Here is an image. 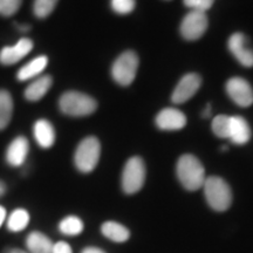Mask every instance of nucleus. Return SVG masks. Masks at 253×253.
I'll list each match as a JSON object with an SVG mask.
<instances>
[{"label":"nucleus","mask_w":253,"mask_h":253,"mask_svg":"<svg viewBox=\"0 0 253 253\" xmlns=\"http://www.w3.org/2000/svg\"><path fill=\"white\" fill-rule=\"evenodd\" d=\"M48 65V59L45 55L38 56V58L31 60L30 62L26 63L24 67L19 69L17 78L19 81H28L31 79H34L45 71V68Z\"/></svg>","instance_id":"nucleus-16"},{"label":"nucleus","mask_w":253,"mask_h":253,"mask_svg":"<svg viewBox=\"0 0 253 253\" xmlns=\"http://www.w3.org/2000/svg\"><path fill=\"white\" fill-rule=\"evenodd\" d=\"M145 182V166L138 156L130 157L126 161L122 171L121 185L126 195H134L143 188Z\"/></svg>","instance_id":"nucleus-6"},{"label":"nucleus","mask_w":253,"mask_h":253,"mask_svg":"<svg viewBox=\"0 0 253 253\" xmlns=\"http://www.w3.org/2000/svg\"><path fill=\"white\" fill-rule=\"evenodd\" d=\"M33 48V41L28 38H23L14 46L4 47L0 50V62L5 66L14 65L25 58Z\"/></svg>","instance_id":"nucleus-12"},{"label":"nucleus","mask_w":253,"mask_h":253,"mask_svg":"<svg viewBox=\"0 0 253 253\" xmlns=\"http://www.w3.org/2000/svg\"><path fill=\"white\" fill-rule=\"evenodd\" d=\"M5 219H6V209L0 207V227H1L2 224H4Z\"/></svg>","instance_id":"nucleus-31"},{"label":"nucleus","mask_w":253,"mask_h":253,"mask_svg":"<svg viewBox=\"0 0 253 253\" xmlns=\"http://www.w3.org/2000/svg\"><path fill=\"white\" fill-rule=\"evenodd\" d=\"M28 151H30V143L27 138L24 136H18L11 142L6 150V161L9 166L14 168L23 166L26 161Z\"/></svg>","instance_id":"nucleus-13"},{"label":"nucleus","mask_w":253,"mask_h":253,"mask_svg":"<svg viewBox=\"0 0 253 253\" xmlns=\"http://www.w3.org/2000/svg\"><path fill=\"white\" fill-rule=\"evenodd\" d=\"M231 54L244 67H253V49L250 47L248 38L243 33H233L227 41Z\"/></svg>","instance_id":"nucleus-9"},{"label":"nucleus","mask_w":253,"mask_h":253,"mask_svg":"<svg viewBox=\"0 0 253 253\" xmlns=\"http://www.w3.org/2000/svg\"><path fill=\"white\" fill-rule=\"evenodd\" d=\"M204 196L209 207L217 212L229 210L232 204V191L230 185L221 177L209 176L203 186Z\"/></svg>","instance_id":"nucleus-2"},{"label":"nucleus","mask_w":253,"mask_h":253,"mask_svg":"<svg viewBox=\"0 0 253 253\" xmlns=\"http://www.w3.org/2000/svg\"><path fill=\"white\" fill-rule=\"evenodd\" d=\"M59 0H34L33 12L34 15L39 19L47 18L54 11Z\"/></svg>","instance_id":"nucleus-23"},{"label":"nucleus","mask_w":253,"mask_h":253,"mask_svg":"<svg viewBox=\"0 0 253 253\" xmlns=\"http://www.w3.org/2000/svg\"><path fill=\"white\" fill-rule=\"evenodd\" d=\"M81 253H106L103 250L99 248H94V246H89V248H86L82 250Z\"/></svg>","instance_id":"nucleus-29"},{"label":"nucleus","mask_w":253,"mask_h":253,"mask_svg":"<svg viewBox=\"0 0 253 253\" xmlns=\"http://www.w3.org/2000/svg\"><path fill=\"white\" fill-rule=\"evenodd\" d=\"M84 229V221L77 216H68L63 218L59 224L60 232L66 236H79Z\"/></svg>","instance_id":"nucleus-22"},{"label":"nucleus","mask_w":253,"mask_h":253,"mask_svg":"<svg viewBox=\"0 0 253 253\" xmlns=\"http://www.w3.org/2000/svg\"><path fill=\"white\" fill-rule=\"evenodd\" d=\"M202 84V79L196 73H189L179 80L171 95V101L175 104H182L191 99L197 93Z\"/></svg>","instance_id":"nucleus-10"},{"label":"nucleus","mask_w":253,"mask_h":253,"mask_svg":"<svg viewBox=\"0 0 253 253\" xmlns=\"http://www.w3.org/2000/svg\"><path fill=\"white\" fill-rule=\"evenodd\" d=\"M23 0H0V15L11 17L17 13Z\"/></svg>","instance_id":"nucleus-26"},{"label":"nucleus","mask_w":253,"mask_h":253,"mask_svg":"<svg viewBox=\"0 0 253 253\" xmlns=\"http://www.w3.org/2000/svg\"><path fill=\"white\" fill-rule=\"evenodd\" d=\"M229 140L232 143L243 145L246 144L251 138V128L248 121L242 116H230Z\"/></svg>","instance_id":"nucleus-14"},{"label":"nucleus","mask_w":253,"mask_h":253,"mask_svg":"<svg viewBox=\"0 0 253 253\" xmlns=\"http://www.w3.org/2000/svg\"><path fill=\"white\" fill-rule=\"evenodd\" d=\"M33 134L37 143L43 149H48L55 142V130L47 120H39L33 126Z\"/></svg>","instance_id":"nucleus-15"},{"label":"nucleus","mask_w":253,"mask_h":253,"mask_svg":"<svg viewBox=\"0 0 253 253\" xmlns=\"http://www.w3.org/2000/svg\"><path fill=\"white\" fill-rule=\"evenodd\" d=\"M214 0H183L186 7H189L191 11L204 12L207 13L208 9L212 7Z\"/></svg>","instance_id":"nucleus-27"},{"label":"nucleus","mask_w":253,"mask_h":253,"mask_svg":"<svg viewBox=\"0 0 253 253\" xmlns=\"http://www.w3.org/2000/svg\"><path fill=\"white\" fill-rule=\"evenodd\" d=\"M155 123L161 130H181L186 125V116L176 108H164L157 114Z\"/></svg>","instance_id":"nucleus-11"},{"label":"nucleus","mask_w":253,"mask_h":253,"mask_svg":"<svg viewBox=\"0 0 253 253\" xmlns=\"http://www.w3.org/2000/svg\"><path fill=\"white\" fill-rule=\"evenodd\" d=\"M13 113V100L7 90H0V130H4L11 122Z\"/></svg>","instance_id":"nucleus-20"},{"label":"nucleus","mask_w":253,"mask_h":253,"mask_svg":"<svg viewBox=\"0 0 253 253\" xmlns=\"http://www.w3.org/2000/svg\"><path fill=\"white\" fill-rule=\"evenodd\" d=\"M52 78L49 75H43V77L37 78L33 82H31L30 86L25 90L26 100L36 102V101L42 99L47 94V91L49 90V88L52 87Z\"/></svg>","instance_id":"nucleus-17"},{"label":"nucleus","mask_w":253,"mask_h":253,"mask_svg":"<svg viewBox=\"0 0 253 253\" xmlns=\"http://www.w3.org/2000/svg\"><path fill=\"white\" fill-rule=\"evenodd\" d=\"M212 131L217 137L227 138L229 137V126H230V116L218 115L212 120Z\"/></svg>","instance_id":"nucleus-24"},{"label":"nucleus","mask_w":253,"mask_h":253,"mask_svg":"<svg viewBox=\"0 0 253 253\" xmlns=\"http://www.w3.org/2000/svg\"><path fill=\"white\" fill-rule=\"evenodd\" d=\"M52 253H73V250L68 243L58 242L53 245Z\"/></svg>","instance_id":"nucleus-28"},{"label":"nucleus","mask_w":253,"mask_h":253,"mask_svg":"<svg viewBox=\"0 0 253 253\" xmlns=\"http://www.w3.org/2000/svg\"><path fill=\"white\" fill-rule=\"evenodd\" d=\"M211 112H212V110H211V104H207V106H205L204 110H203V113H202V116H203L204 119L210 118Z\"/></svg>","instance_id":"nucleus-30"},{"label":"nucleus","mask_w":253,"mask_h":253,"mask_svg":"<svg viewBox=\"0 0 253 253\" xmlns=\"http://www.w3.org/2000/svg\"><path fill=\"white\" fill-rule=\"evenodd\" d=\"M110 5L115 13L126 15L134 11L136 1L135 0H112Z\"/></svg>","instance_id":"nucleus-25"},{"label":"nucleus","mask_w":253,"mask_h":253,"mask_svg":"<svg viewBox=\"0 0 253 253\" xmlns=\"http://www.w3.org/2000/svg\"><path fill=\"white\" fill-rule=\"evenodd\" d=\"M5 191H6V185H5V183L0 181V197H1V196L5 194Z\"/></svg>","instance_id":"nucleus-33"},{"label":"nucleus","mask_w":253,"mask_h":253,"mask_svg":"<svg viewBox=\"0 0 253 253\" xmlns=\"http://www.w3.org/2000/svg\"><path fill=\"white\" fill-rule=\"evenodd\" d=\"M176 173L179 183L188 191H196L201 189L207 179L203 164L191 154H185L178 158Z\"/></svg>","instance_id":"nucleus-1"},{"label":"nucleus","mask_w":253,"mask_h":253,"mask_svg":"<svg viewBox=\"0 0 253 253\" xmlns=\"http://www.w3.org/2000/svg\"><path fill=\"white\" fill-rule=\"evenodd\" d=\"M54 243L39 231H33L26 238V246L30 253H52Z\"/></svg>","instance_id":"nucleus-18"},{"label":"nucleus","mask_w":253,"mask_h":253,"mask_svg":"<svg viewBox=\"0 0 253 253\" xmlns=\"http://www.w3.org/2000/svg\"><path fill=\"white\" fill-rule=\"evenodd\" d=\"M226 93L239 107L246 108L253 103V88L245 79L232 78L226 82Z\"/></svg>","instance_id":"nucleus-8"},{"label":"nucleus","mask_w":253,"mask_h":253,"mask_svg":"<svg viewBox=\"0 0 253 253\" xmlns=\"http://www.w3.org/2000/svg\"><path fill=\"white\" fill-rule=\"evenodd\" d=\"M60 110L73 118H82L93 114L97 108L96 100L77 90L66 91L59 100Z\"/></svg>","instance_id":"nucleus-3"},{"label":"nucleus","mask_w":253,"mask_h":253,"mask_svg":"<svg viewBox=\"0 0 253 253\" xmlns=\"http://www.w3.org/2000/svg\"><path fill=\"white\" fill-rule=\"evenodd\" d=\"M101 156L100 141L89 136L80 142L74 154V163L79 171L88 173L96 168Z\"/></svg>","instance_id":"nucleus-4"},{"label":"nucleus","mask_w":253,"mask_h":253,"mask_svg":"<svg viewBox=\"0 0 253 253\" xmlns=\"http://www.w3.org/2000/svg\"><path fill=\"white\" fill-rule=\"evenodd\" d=\"M7 253H28V252H25V251H23V250H19V249H13Z\"/></svg>","instance_id":"nucleus-34"},{"label":"nucleus","mask_w":253,"mask_h":253,"mask_svg":"<svg viewBox=\"0 0 253 253\" xmlns=\"http://www.w3.org/2000/svg\"><path fill=\"white\" fill-rule=\"evenodd\" d=\"M30 223V213L25 209H17L9 214L7 219V227L12 232H20Z\"/></svg>","instance_id":"nucleus-21"},{"label":"nucleus","mask_w":253,"mask_h":253,"mask_svg":"<svg viewBox=\"0 0 253 253\" xmlns=\"http://www.w3.org/2000/svg\"><path fill=\"white\" fill-rule=\"evenodd\" d=\"M17 28L21 32H27V31H30L31 27L28 26V25H19V26H17Z\"/></svg>","instance_id":"nucleus-32"},{"label":"nucleus","mask_w":253,"mask_h":253,"mask_svg":"<svg viewBox=\"0 0 253 253\" xmlns=\"http://www.w3.org/2000/svg\"><path fill=\"white\" fill-rule=\"evenodd\" d=\"M138 56L132 50L123 52L112 66V77L120 86L126 87L135 80L138 69Z\"/></svg>","instance_id":"nucleus-5"},{"label":"nucleus","mask_w":253,"mask_h":253,"mask_svg":"<svg viewBox=\"0 0 253 253\" xmlns=\"http://www.w3.org/2000/svg\"><path fill=\"white\" fill-rule=\"evenodd\" d=\"M209 26V20L207 13L204 12L190 11L182 20L181 31L182 37L188 41L198 40L199 38L204 36Z\"/></svg>","instance_id":"nucleus-7"},{"label":"nucleus","mask_w":253,"mask_h":253,"mask_svg":"<svg viewBox=\"0 0 253 253\" xmlns=\"http://www.w3.org/2000/svg\"><path fill=\"white\" fill-rule=\"evenodd\" d=\"M102 235L114 243H125L130 238V231L118 221H106L101 226Z\"/></svg>","instance_id":"nucleus-19"}]
</instances>
